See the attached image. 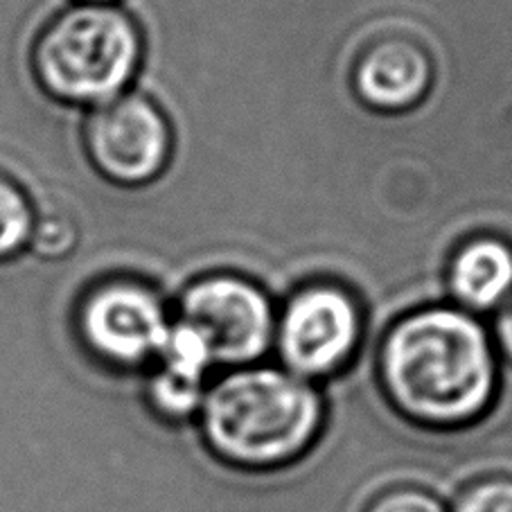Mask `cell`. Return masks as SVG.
<instances>
[{"label":"cell","instance_id":"1","mask_svg":"<svg viewBox=\"0 0 512 512\" xmlns=\"http://www.w3.org/2000/svg\"><path fill=\"white\" fill-rule=\"evenodd\" d=\"M377 382L413 425L470 427L497 402L499 352L474 314L456 305L418 307L382 337Z\"/></svg>","mask_w":512,"mask_h":512},{"label":"cell","instance_id":"2","mask_svg":"<svg viewBox=\"0 0 512 512\" xmlns=\"http://www.w3.org/2000/svg\"><path fill=\"white\" fill-rule=\"evenodd\" d=\"M201 434L210 452L240 470H278L319 440L325 402L319 388L285 368H233L203 397Z\"/></svg>","mask_w":512,"mask_h":512},{"label":"cell","instance_id":"3","mask_svg":"<svg viewBox=\"0 0 512 512\" xmlns=\"http://www.w3.org/2000/svg\"><path fill=\"white\" fill-rule=\"evenodd\" d=\"M143 59V32L113 5H75L43 25L32 73L50 97L100 104L125 93Z\"/></svg>","mask_w":512,"mask_h":512},{"label":"cell","instance_id":"4","mask_svg":"<svg viewBox=\"0 0 512 512\" xmlns=\"http://www.w3.org/2000/svg\"><path fill=\"white\" fill-rule=\"evenodd\" d=\"M170 330L172 316L163 296L143 278H100L75 303V334L82 348L116 370L154 366Z\"/></svg>","mask_w":512,"mask_h":512},{"label":"cell","instance_id":"5","mask_svg":"<svg viewBox=\"0 0 512 512\" xmlns=\"http://www.w3.org/2000/svg\"><path fill=\"white\" fill-rule=\"evenodd\" d=\"M174 321L206 343L215 366L233 370L255 366L267 355L276 339L278 310L255 280L217 271L181 291Z\"/></svg>","mask_w":512,"mask_h":512},{"label":"cell","instance_id":"6","mask_svg":"<svg viewBox=\"0 0 512 512\" xmlns=\"http://www.w3.org/2000/svg\"><path fill=\"white\" fill-rule=\"evenodd\" d=\"M364 337L359 298L334 280L300 285L278 310L276 339L282 368L305 382L328 379L346 368Z\"/></svg>","mask_w":512,"mask_h":512},{"label":"cell","instance_id":"7","mask_svg":"<svg viewBox=\"0 0 512 512\" xmlns=\"http://www.w3.org/2000/svg\"><path fill=\"white\" fill-rule=\"evenodd\" d=\"M172 125L143 93H122L84 122V149L95 170L118 185L152 183L170 165Z\"/></svg>","mask_w":512,"mask_h":512},{"label":"cell","instance_id":"8","mask_svg":"<svg viewBox=\"0 0 512 512\" xmlns=\"http://www.w3.org/2000/svg\"><path fill=\"white\" fill-rule=\"evenodd\" d=\"M350 82L370 111L404 113L425 102L434 86V61L418 41L382 37L359 52Z\"/></svg>","mask_w":512,"mask_h":512},{"label":"cell","instance_id":"9","mask_svg":"<svg viewBox=\"0 0 512 512\" xmlns=\"http://www.w3.org/2000/svg\"><path fill=\"white\" fill-rule=\"evenodd\" d=\"M447 291L458 310L499 312L512 298V244L497 235H472L447 260Z\"/></svg>","mask_w":512,"mask_h":512},{"label":"cell","instance_id":"10","mask_svg":"<svg viewBox=\"0 0 512 512\" xmlns=\"http://www.w3.org/2000/svg\"><path fill=\"white\" fill-rule=\"evenodd\" d=\"M206 391V379L176 373V370L161 364H154L147 382L149 406L156 416L170 422H183L199 413Z\"/></svg>","mask_w":512,"mask_h":512},{"label":"cell","instance_id":"11","mask_svg":"<svg viewBox=\"0 0 512 512\" xmlns=\"http://www.w3.org/2000/svg\"><path fill=\"white\" fill-rule=\"evenodd\" d=\"M34 208L12 176L0 172V262L14 258L30 242Z\"/></svg>","mask_w":512,"mask_h":512},{"label":"cell","instance_id":"12","mask_svg":"<svg viewBox=\"0 0 512 512\" xmlns=\"http://www.w3.org/2000/svg\"><path fill=\"white\" fill-rule=\"evenodd\" d=\"M77 237L79 228L70 213L57 206H48L41 208V213H34L28 244L41 258L57 260L75 249Z\"/></svg>","mask_w":512,"mask_h":512},{"label":"cell","instance_id":"13","mask_svg":"<svg viewBox=\"0 0 512 512\" xmlns=\"http://www.w3.org/2000/svg\"><path fill=\"white\" fill-rule=\"evenodd\" d=\"M449 512H512V476H485L470 483Z\"/></svg>","mask_w":512,"mask_h":512},{"label":"cell","instance_id":"14","mask_svg":"<svg viewBox=\"0 0 512 512\" xmlns=\"http://www.w3.org/2000/svg\"><path fill=\"white\" fill-rule=\"evenodd\" d=\"M364 512H449L434 492L416 485H397L370 499Z\"/></svg>","mask_w":512,"mask_h":512},{"label":"cell","instance_id":"15","mask_svg":"<svg viewBox=\"0 0 512 512\" xmlns=\"http://www.w3.org/2000/svg\"><path fill=\"white\" fill-rule=\"evenodd\" d=\"M494 346L512 364V298L497 312V321H494Z\"/></svg>","mask_w":512,"mask_h":512},{"label":"cell","instance_id":"16","mask_svg":"<svg viewBox=\"0 0 512 512\" xmlns=\"http://www.w3.org/2000/svg\"><path fill=\"white\" fill-rule=\"evenodd\" d=\"M113 0H82V5H109Z\"/></svg>","mask_w":512,"mask_h":512}]
</instances>
